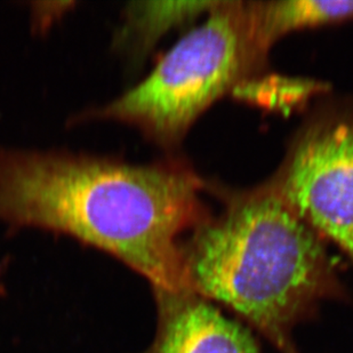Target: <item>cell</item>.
I'll use <instances>...</instances> for the list:
<instances>
[{"label":"cell","instance_id":"obj_1","mask_svg":"<svg viewBox=\"0 0 353 353\" xmlns=\"http://www.w3.org/2000/svg\"><path fill=\"white\" fill-rule=\"evenodd\" d=\"M207 188L180 158L0 147V223L67 234L170 292L191 290L180 238L210 216Z\"/></svg>","mask_w":353,"mask_h":353},{"label":"cell","instance_id":"obj_2","mask_svg":"<svg viewBox=\"0 0 353 353\" xmlns=\"http://www.w3.org/2000/svg\"><path fill=\"white\" fill-rule=\"evenodd\" d=\"M223 208L182 243L190 290L222 304L283 353H297L294 328L325 300H343L325 241L264 184L212 187Z\"/></svg>","mask_w":353,"mask_h":353},{"label":"cell","instance_id":"obj_3","mask_svg":"<svg viewBox=\"0 0 353 353\" xmlns=\"http://www.w3.org/2000/svg\"><path fill=\"white\" fill-rule=\"evenodd\" d=\"M268 55L254 32L248 1H219L137 86L72 123H125L173 151L214 102L261 77Z\"/></svg>","mask_w":353,"mask_h":353},{"label":"cell","instance_id":"obj_4","mask_svg":"<svg viewBox=\"0 0 353 353\" xmlns=\"http://www.w3.org/2000/svg\"><path fill=\"white\" fill-rule=\"evenodd\" d=\"M263 184L353 263L352 104L316 111L297 130L279 168Z\"/></svg>","mask_w":353,"mask_h":353},{"label":"cell","instance_id":"obj_5","mask_svg":"<svg viewBox=\"0 0 353 353\" xmlns=\"http://www.w3.org/2000/svg\"><path fill=\"white\" fill-rule=\"evenodd\" d=\"M154 293L157 333L143 353H261L248 328L192 290Z\"/></svg>","mask_w":353,"mask_h":353},{"label":"cell","instance_id":"obj_6","mask_svg":"<svg viewBox=\"0 0 353 353\" xmlns=\"http://www.w3.org/2000/svg\"><path fill=\"white\" fill-rule=\"evenodd\" d=\"M219 1H134L123 10L114 48L133 63L145 60L165 34L207 15Z\"/></svg>","mask_w":353,"mask_h":353},{"label":"cell","instance_id":"obj_7","mask_svg":"<svg viewBox=\"0 0 353 353\" xmlns=\"http://www.w3.org/2000/svg\"><path fill=\"white\" fill-rule=\"evenodd\" d=\"M248 8L255 36L268 52L294 31L353 20V0L248 1Z\"/></svg>","mask_w":353,"mask_h":353},{"label":"cell","instance_id":"obj_8","mask_svg":"<svg viewBox=\"0 0 353 353\" xmlns=\"http://www.w3.org/2000/svg\"><path fill=\"white\" fill-rule=\"evenodd\" d=\"M74 3L70 1H54V3H32L31 21L32 28L38 32H45L57 21L63 17L70 10Z\"/></svg>","mask_w":353,"mask_h":353},{"label":"cell","instance_id":"obj_9","mask_svg":"<svg viewBox=\"0 0 353 353\" xmlns=\"http://www.w3.org/2000/svg\"><path fill=\"white\" fill-rule=\"evenodd\" d=\"M3 268H5V265H3V264H0V296H1V295L3 294V292H5L3 283Z\"/></svg>","mask_w":353,"mask_h":353}]
</instances>
